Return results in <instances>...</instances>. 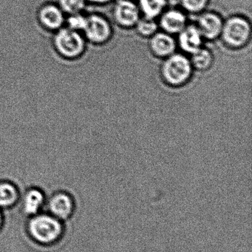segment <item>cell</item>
<instances>
[{
  "label": "cell",
  "mask_w": 252,
  "mask_h": 252,
  "mask_svg": "<svg viewBox=\"0 0 252 252\" xmlns=\"http://www.w3.org/2000/svg\"><path fill=\"white\" fill-rule=\"evenodd\" d=\"M159 71L161 80L166 85L179 88L191 81L195 70L188 55L176 52L162 59Z\"/></svg>",
  "instance_id": "6da1fadb"
},
{
  "label": "cell",
  "mask_w": 252,
  "mask_h": 252,
  "mask_svg": "<svg viewBox=\"0 0 252 252\" xmlns=\"http://www.w3.org/2000/svg\"><path fill=\"white\" fill-rule=\"evenodd\" d=\"M252 22L241 13H234L223 21L219 40L229 50H239L248 46L252 40Z\"/></svg>",
  "instance_id": "7a4b0ae2"
},
{
  "label": "cell",
  "mask_w": 252,
  "mask_h": 252,
  "mask_svg": "<svg viewBox=\"0 0 252 252\" xmlns=\"http://www.w3.org/2000/svg\"><path fill=\"white\" fill-rule=\"evenodd\" d=\"M87 42L81 32L68 27L54 32L53 45L57 54L67 60L79 59L85 53Z\"/></svg>",
  "instance_id": "3957f363"
},
{
  "label": "cell",
  "mask_w": 252,
  "mask_h": 252,
  "mask_svg": "<svg viewBox=\"0 0 252 252\" xmlns=\"http://www.w3.org/2000/svg\"><path fill=\"white\" fill-rule=\"evenodd\" d=\"M28 231L34 241L49 245L60 238L63 226L57 218L47 214L37 215L30 220Z\"/></svg>",
  "instance_id": "277c9868"
},
{
  "label": "cell",
  "mask_w": 252,
  "mask_h": 252,
  "mask_svg": "<svg viewBox=\"0 0 252 252\" xmlns=\"http://www.w3.org/2000/svg\"><path fill=\"white\" fill-rule=\"evenodd\" d=\"M81 33L87 43L96 46L105 45L113 37V25L105 15L93 12L87 14L85 28Z\"/></svg>",
  "instance_id": "5b68a950"
},
{
  "label": "cell",
  "mask_w": 252,
  "mask_h": 252,
  "mask_svg": "<svg viewBox=\"0 0 252 252\" xmlns=\"http://www.w3.org/2000/svg\"><path fill=\"white\" fill-rule=\"evenodd\" d=\"M112 20L114 25L124 31L134 29L142 17L136 0H115L112 3Z\"/></svg>",
  "instance_id": "8992f818"
},
{
  "label": "cell",
  "mask_w": 252,
  "mask_h": 252,
  "mask_svg": "<svg viewBox=\"0 0 252 252\" xmlns=\"http://www.w3.org/2000/svg\"><path fill=\"white\" fill-rule=\"evenodd\" d=\"M224 18L216 10H206L196 16L195 24L205 41L219 40Z\"/></svg>",
  "instance_id": "52a82bcc"
},
{
  "label": "cell",
  "mask_w": 252,
  "mask_h": 252,
  "mask_svg": "<svg viewBox=\"0 0 252 252\" xmlns=\"http://www.w3.org/2000/svg\"><path fill=\"white\" fill-rule=\"evenodd\" d=\"M160 31L176 36L188 24L189 15L180 7L169 6L158 18Z\"/></svg>",
  "instance_id": "ba28073f"
},
{
  "label": "cell",
  "mask_w": 252,
  "mask_h": 252,
  "mask_svg": "<svg viewBox=\"0 0 252 252\" xmlns=\"http://www.w3.org/2000/svg\"><path fill=\"white\" fill-rule=\"evenodd\" d=\"M36 16L38 24L47 31L56 32L65 25L66 15L56 3L47 2L40 6Z\"/></svg>",
  "instance_id": "9c48e42d"
},
{
  "label": "cell",
  "mask_w": 252,
  "mask_h": 252,
  "mask_svg": "<svg viewBox=\"0 0 252 252\" xmlns=\"http://www.w3.org/2000/svg\"><path fill=\"white\" fill-rule=\"evenodd\" d=\"M148 48L152 56L162 60L177 52L176 36L159 30L148 38Z\"/></svg>",
  "instance_id": "30bf717a"
},
{
  "label": "cell",
  "mask_w": 252,
  "mask_h": 252,
  "mask_svg": "<svg viewBox=\"0 0 252 252\" xmlns=\"http://www.w3.org/2000/svg\"><path fill=\"white\" fill-rule=\"evenodd\" d=\"M178 49L190 56L204 45V38L195 22H189L176 36Z\"/></svg>",
  "instance_id": "8fae6325"
},
{
  "label": "cell",
  "mask_w": 252,
  "mask_h": 252,
  "mask_svg": "<svg viewBox=\"0 0 252 252\" xmlns=\"http://www.w3.org/2000/svg\"><path fill=\"white\" fill-rule=\"evenodd\" d=\"M75 208L73 198L65 192L54 194L49 201V210L52 214L60 220L71 217Z\"/></svg>",
  "instance_id": "7c38bea8"
},
{
  "label": "cell",
  "mask_w": 252,
  "mask_h": 252,
  "mask_svg": "<svg viewBox=\"0 0 252 252\" xmlns=\"http://www.w3.org/2000/svg\"><path fill=\"white\" fill-rule=\"evenodd\" d=\"M189 56L192 67L195 71L207 72L211 69L214 64V53L205 45Z\"/></svg>",
  "instance_id": "4fadbf2b"
},
{
  "label": "cell",
  "mask_w": 252,
  "mask_h": 252,
  "mask_svg": "<svg viewBox=\"0 0 252 252\" xmlns=\"http://www.w3.org/2000/svg\"><path fill=\"white\" fill-rule=\"evenodd\" d=\"M44 202V192L38 188H33L27 190L23 200L25 214L35 216Z\"/></svg>",
  "instance_id": "5bb4252c"
},
{
  "label": "cell",
  "mask_w": 252,
  "mask_h": 252,
  "mask_svg": "<svg viewBox=\"0 0 252 252\" xmlns=\"http://www.w3.org/2000/svg\"><path fill=\"white\" fill-rule=\"evenodd\" d=\"M141 14L144 17L158 19L169 7V0H136Z\"/></svg>",
  "instance_id": "9a60e30c"
},
{
  "label": "cell",
  "mask_w": 252,
  "mask_h": 252,
  "mask_svg": "<svg viewBox=\"0 0 252 252\" xmlns=\"http://www.w3.org/2000/svg\"><path fill=\"white\" fill-rule=\"evenodd\" d=\"M19 189L13 182L9 181L0 182V207L9 208L14 205L19 199Z\"/></svg>",
  "instance_id": "2e32d148"
},
{
  "label": "cell",
  "mask_w": 252,
  "mask_h": 252,
  "mask_svg": "<svg viewBox=\"0 0 252 252\" xmlns=\"http://www.w3.org/2000/svg\"><path fill=\"white\" fill-rule=\"evenodd\" d=\"M133 30H135L138 35L148 39L160 29L157 19L142 16Z\"/></svg>",
  "instance_id": "e0dca14e"
},
{
  "label": "cell",
  "mask_w": 252,
  "mask_h": 252,
  "mask_svg": "<svg viewBox=\"0 0 252 252\" xmlns=\"http://www.w3.org/2000/svg\"><path fill=\"white\" fill-rule=\"evenodd\" d=\"M179 7L185 13L192 16H198L209 9L211 0H178Z\"/></svg>",
  "instance_id": "ac0fdd59"
},
{
  "label": "cell",
  "mask_w": 252,
  "mask_h": 252,
  "mask_svg": "<svg viewBox=\"0 0 252 252\" xmlns=\"http://www.w3.org/2000/svg\"><path fill=\"white\" fill-rule=\"evenodd\" d=\"M56 4L67 16L74 13H84L88 4L86 0H58Z\"/></svg>",
  "instance_id": "d6986e66"
},
{
  "label": "cell",
  "mask_w": 252,
  "mask_h": 252,
  "mask_svg": "<svg viewBox=\"0 0 252 252\" xmlns=\"http://www.w3.org/2000/svg\"><path fill=\"white\" fill-rule=\"evenodd\" d=\"M86 22L87 14H84V13H74L68 15V17L65 19V26L73 31L82 32L85 28Z\"/></svg>",
  "instance_id": "ffe728a7"
},
{
  "label": "cell",
  "mask_w": 252,
  "mask_h": 252,
  "mask_svg": "<svg viewBox=\"0 0 252 252\" xmlns=\"http://www.w3.org/2000/svg\"><path fill=\"white\" fill-rule=\"evenodd\" d=\"M87 4H93V5L104 7V6L112 4L115 0H86Z\"/></svg>",
  "instance_id": "44dd1931"
},
{
  "label": "cell",
  "mask_w": 252,
  "mask_h": 252,
  "mask_svg": "<svg viewBox=\"0 0 252 252\" xmlns=\"http://www.w3.org/2000/svg\"><path fill=\"white\" fill-rule=\"evenodd\" d=\"M3 223L2 215H1V212H0V228H1V225Z\"/></svg>",
  "instance_id": "7402d4cb"
}]
</instances>
